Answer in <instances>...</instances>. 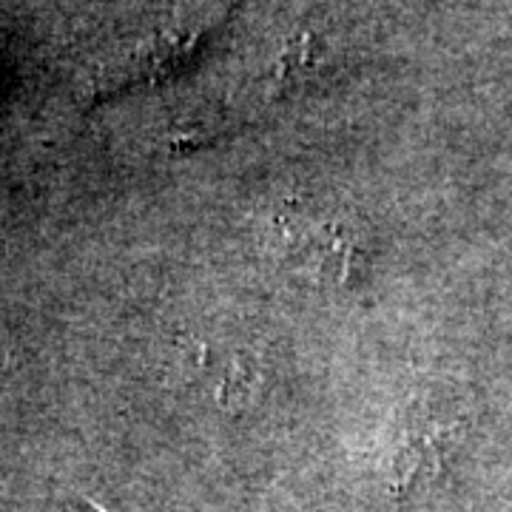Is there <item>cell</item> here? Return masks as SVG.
Returning a JSON list of instances; mask_svg holds the SVG:
<instances>
[{"label": "cell", "instance_id": "1", "mask_svg": "<svg viewBox=\"0 0 512 512\" xmlns=\"http://www.w3.org/2000/svg\"><path fill=\"white\" fill-rule=\"evenodd\" d=\"M282 248L291 265L313 271L316 276L339 279L345 271L348 248H345V239L336 234V228L291 222L282 228Z\"/></svg>", "mask_w": 512, "mask_h": 512}, {"label": "cell", "instance_id": "2", "mask_svg": "<svg viewBox=\"0 0 512 512\" xmlns=\"http://www.w3.org/2000/svg\"><path fill=\"white\" fill-rule=\"evenodd\" d=\"M92 507H94V510H97V512H109V510H106V507H103V504H97V501H92Z\"/></svg>", "mask_w": 512, "mask_h": 512}]
</instances>
